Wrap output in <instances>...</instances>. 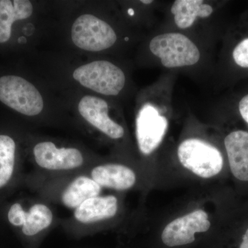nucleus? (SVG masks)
<instances>
[{"label": "nucleus", "mask_w": 248, "mask_h": 248, "mask_svg": "<svg viewBox=\"0 0 248 248\" xmlns=\"http://www.w3.org/2000/svg\"><path fill=\"white\" fill-rule=\"evenodd\" d=\"M73 76L81 86L104 95H117L125 83L122 70L107 61L83 65L76 69Z\"/></svg>", "instance_id": "nucleus-3"}, {"label": "nucleus", "mask_w": 248, "mask_h": 248, "mask_svg": "<svg viewBox=\"0 0 248 248\" xmlns=\"http://www.w3.org/2000/svg\"><path fill=\"white\" fill-rule=\"evenodd\" d=\"M213 12V7L202 0H177L171 8L176 25L182 29L193 25L197 17H208Z\"/></svg>", "instance_id": "nucleus-16"}, {"label": "nucleus", "mask_w": 248, "mask_h": 248, "mask_svg": "<svg viewBox=\"0 0 248 248\" xmlns=\"http://www.w3.org/2000/svg\"><path fill=\"white\" fill-rule=\"evenodd\" d=\"M78 110L85 120L99 131L113 140L123 138L124 130L108 116L107 102L94 96H85L80 101Z\"/></svg>", "instance_id": "nucleus-10"}, {"label": "nucleus", "mask_w": 248, "mask_h": 248, "mask_svg": "<svg viewBox=\"0 0 248 248\" xmlns=\"http://www.w3.org/2000/svg\"><path fill=\"white\" fill-rule=\"evenodd\" d=\"M73 43L85 50L98 52L115 45L117 35L107 22L91 14H84L75 21L71 30Z\"/></svg>", "instance_id": "nucleus-5"}, {"label": "nucleus", "mask_w": 248, "mask_h": 248, "mask_svg": "<svg viewBox=\"0 0 248 248\" xmlns=\"http://www.w3.org/2000/svg\"><path fill=\"white\" fill-rule=\"evenodd\" d=\"M90 177L102 187L117 190H126L136 183L135 172L122 164L99 165L91 169Z\"/></svg>", "instance_id": "nucleus-12"}, {"label": "nucleus", "mask_w": 248, "mask_h": 248, "mask_svg": "<svg viewBox=\"0 0 248 248\" xmlns=\"http://www.w3.org/2000/svg\"><path fill=\"white\" fill-rule=\"evenodd\" d=\"M0 102L27 116L39 115L44 108L38 90L27 80L16 76L0 78Z\"/></svg>", "instance_id": "nucleus-4"}, {"label": "nucleus", "mask_w": 248, "mask_h": 248, "mask_svg": "<svg viewBox=\"0 0 248 248\" xmlns=\"http://www.w3.org/2000/svg\"><path fill=\"white\" fill-rule=\"evenodd\" d=\"M32 11V5L28 0L0 1V43L9 40L13 24L31 17Z\"/></svg>", "instance_id": "nucleus-15"}, {"label": "nucleus", "mask_w": 248, "mask_h": 248, "mask_svg": "<svg viewBox=\"0 0 248 248\" xmlns=\"http://www.w3.org/2000/svg\"><path fill=\"white\" fill-rule=\"evenodd\" d=\"M102 189L90 176H78L62 192V203L66 208L76 210L85 201L100 195Z\"/></svg>", "instance_id": "nucleus-14"}, {"label": "nucleus", "mask_w": 248, "mask_h": 248, "mask_svg": "<svg viewBox=\"0 0 248 248\" xmlns=\"http://www.w3.org/2000/svg\"><path fill=\"white\" fill-rule=\"evenodd\" d=\"M118 200L115 196H97L85 201L74 210V218L81 224H94L115 216Z\"/></svg>", "instance_id": "nucleus-11"}, {"label": "nucleus", "mask_w": 248, "mask_h": 248, "mask_svg": "<svg viewBox=\"0 0 248 248\" xmlns=\"http://www.w3.org/2000/svg\"><path fill=\"white\" fill-rule=\"evenodd\" d=\"M239 110L241 117L248 124V94L244 96L240 101Z\"/></svg>", "instance_id": "nucleus-19"}, {"label": "nucleus", "mask_w": 248, "mask_h": 248, "mask_svg": "<svg viewBox=\"0 0 248 248\" xmlns=\"http://www.w3.org/2000/svg\"><path fill=\"white\" fill-rule=\"evenodd\" d=\"M177 155L181 164L200 177H213L223 168V156L220 151L198 139L183 141L178 148Z\"/></svg>", "instance_id": "nucleus-2"}, {"label": "nucleus", "mask_w": 248, "mask_h": 248, "mask_svg": "<svg viewBox=\"0 0 248 248\" xmlns=\"http://www.w3.org/2000/svg\"><path fill=\"white\" fill-rule=\"evenodd\" d=\"M232 58L237 66L248 68V37L241 40L234 47Z\"/></svg>", "instance_id": "nucleus-18"}, {"label": "nucleus", "mask_w": 248, "mask_h": 248, "mask_svg": "<svg viewBox=\"0 0 248 248\" xmlns=\"http://www.w3.org/2000/svg\"><path fill=\"white\" fill-rule=\"evenodd\" d=\"M141 1L143 4H151V3L153 2V1H152V0H142Z\"/></svg>", "instance_id": "nucleus-21"}, {"label": "nucleus", "mask_w": 248, "mask_h": 248, "mask_svg": "<svg viewBox=\"0 0 248 248\" xmlns=\"http://www.w3.org/2000/svg\"><path fill=\"white\" fill-rule=\"evenodd\" d=\"M150 49L166 68L192 66L200 59V50L194 42L177 32L156 36L150 43Z\"/></svg>", "instance_id": "nucleus-1"}, {"label": "nucleus", "mask_w": 248, "mask_h": 248, "mask_svg": "<svg viewBox=\"0 0 248 248\" xmlns=\"http://www.w3.org/2000/svg\"><path fill=\"white\" fill-rule=\"evenodd\" d=\"M210 225L208 214L203 210H197L168 224L161 240L169 247L190 244L195 241V233L208 231Z\"/></svg>", "instance_id": "nucleus-8"}, {"label": "nucleus", "mask_w": 248, "mask_h": 248, "mask_svg": "<svg viewBox=\"0 0 248 248\" xmlns=\"http://www.w3.org/2000/svg\"><path fill=\"white\" fill-rule=\"evenodd\" d=\"M34 159L40 169L50 172L79 169L84 163L81 152L75 148H60L51 141H42L33 148Z\"/></svg>", "instance_id": "nucleus-7"}, {"label": "nucleus", "mask_w": 248, "mask_h": 248, "mask_svg": "<svg viewBox=\"0 0 248 248\" xmlns=\"http://www.w3.org/2000/svg\"><path fill=\"white\" fill-rule=\"evenodd\" d=\"M224 143L233 175L239 180L248 181V132H232L225 139Z\"/></svg>", "instance_id": "nucleus-13"}, {"label": "nucleus", "mask_w": 248, "mask_h": 248, "mask_svg": "<svg viewBox=\"0 0 248 248\" xmlns=\"http://www.w3.org/2000/svg\"><path fill=\"white\" fill-rule=\"evenodd\" d=\"M16 142L8 135H0V189L13 177L16 164Z\"/></svg>", "instance_id": "nucleus-17"}, {"label": "nucleus", "mask_w": 248, "mask_h": 248, "mask_svg": "<svg viewBox=\"0 0 248 248\" xmlns=\"http://www.w3.org/2000/svg\"><path fill=\"white\" fill-rule=\"evenodd\" d=\"M8 219L13 226L21 227L25 236H35L51 226L54 214L51 208L44 203L33 204L27 211L20 203H16L9 209Z\"/></svg>", "instance_id": "nucleus-9"}, {"label": "nucleus", "mask_w": 248, "mask_h": 248, "mask_svg": "<svg viewBox=\"0 0 248 248\" xmlns=\"http://www.w3.org/2000/svg\"><path fill=\"white\" fill-rule=\"evenodd\" d=\"M167 119L151 104L139 111L136 120V135L139 148L143 155L151 154L162 141L168 128Z\"/></svg>", "instance_id": "nucleus-6"}, {"label": "nucleus", "mask_w": 248, "mask_h": 248, "mask_svg": "<svg viewBox=\"0 0 248 248\" xmlns=\"http://www.w3.org/2000/svg\"><path fill=\"white\" fill-rule=\"evenodd\" d=\"M128 14L130 15V16H133L134 15V11L133 9H129L128 10Z\"/></svg>", "instance_id": "nucleus-22"}, {"label": "nucleus", "mask_w": 248, "mask_h": 248, "mask_svg": "<svg viewBox=\"0 0 248 248\" xmlns=\"http://www.w3.org/2000/svg\"><path fill=\"white\" fill-rule=\"evenodd\" d=\"M239 248H248V229L243 238L242 243Z\"/></svg>", "instance_id": "nucleus-20"}]
</instances>
